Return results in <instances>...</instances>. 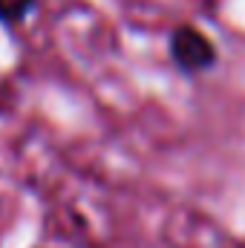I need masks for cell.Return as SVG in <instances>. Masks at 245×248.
Segmentation results:
<instances>
[{
  "label": "cell",
  "instance_id": "obj_1",
  "mask_svg": "<svg viewBox=\"0 0 245 248\" xmlns=\"http://www.w3.org/2000/svg\"><path fill=\"white\" fill-rule=\"evenodd\" d=\"M170 55L184 72H202L214 63V44L193 26H182L170 38Z\"/></svg>",
  "mask_w": 245,
  "mask_h": 248
},
{
  "label": "cell",
  "instance_id": "obj_2",
  "mask_svg": "<svg viewBox=\"0 0 245 248\" xmlns=\"http://www.w3.org/2000/svg\"><path fill=\"white\" fill-rule=\"evenodd\" d=\"M32 6H35V0H0V20L17 23L29 15Z\"/></svg>",
  "mask_w": 245,
  "mask_h": 248
}]
</instances>
